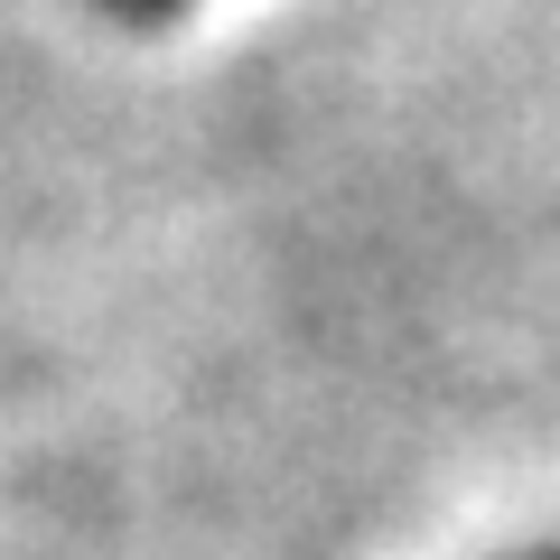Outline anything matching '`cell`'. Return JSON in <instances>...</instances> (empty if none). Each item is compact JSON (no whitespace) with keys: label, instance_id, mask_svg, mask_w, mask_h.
Returning a JSON list of instances; mask_svg holds the SVG:
<instances>
[{"label":"cell","instance_id":"cell-1","mask_svg":"<svg viewBox=\"0 0 560 560\" xmlns=\"http://www.w3.org/2000/svg\"><path fill=\"white\" fill-rule=\"evenodd\" d=\"M103 10H121V20H178L187 0H103Z\"/></svg>","mask_w":560,"mask_h":560},{"label":"cell","instance_id":"cell-2","mask_svg":"<svg viewBox=\"0 0 560 560\" xmlns=\"http://www.w3.org/2000/svg\"><path fill=\"white\" fill-rule=\"evenodd\" d=\"M523 560H560V541H551V551H523Z\"/></svg>","mask_w":560,"mask_h":560}]
</instances>
